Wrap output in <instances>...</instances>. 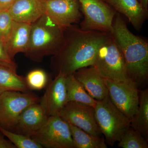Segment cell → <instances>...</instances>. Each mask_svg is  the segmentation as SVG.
<instances>
[{
	"label": "cell",
	"mask_w": 148,
	"mask_h": 148,
	"mask_svg": "<svg viewBox=\"0 0 148 148\" xmlns=\"http://www.w3.org/2000/svg\"><path fill=\"white\" fill-rule=\"evenodd\" d=\"M67 76L59 73L54 79L49 82L45 92L40 98L39 103L48 116L58 115L68 103L66 87Z\"/></svg>",
	"instance_id": "cell-12"
},
{
	"label": "cell",
	"mask_w": 148,
	"mask_h": 148,
	"mask_svg": "<svg viewBox=\"0 0 148 148\" xmlns=\"http://www.w3.org/2000/svg\"><path fill=\"white\" fill-rule=\"evenodd\" d=\"M63 47L51 60L50 68L56 75H73L79 69L93 66L100 47L110 33L84 30L72 25L64 29Z\"/></svg>",
	"instance_id": "cell-1"
},
{
	"label": "cell",
	"mask_w": 148,
	"mask_h": 148,
	"mask_svg": "<svg viewBox=\"0 0 148 148\" xmlns=\"http://www.w3.org/2000/svg\"><path fill=\"white\" fill-rule=\"evenodd\" d=\"M64 29L45 14L31 24L29 46L24 53L26 57L40 62L45 56L55 55L64 45Z\"/></svg>",
	"instance_id": "cell-3"
},
{
	"label": "cell",
	"mask_w": 148,
	"mask_h": 148,
	"mask_svg": "<svg viewBox=\"0 0 148 148\" xmlns=\"http://www.w3.org/2000/svg\"><path fill=\"white\" fill-rule=\"evenodd\" d=\"M93 66L103 78L116 82H133L127 75L121 50L112 34L99 48Z\"/></svg>",
	"instance_id": "cell-5"
},
{
	"label": "cell",
	"mask_w": 148,
	"mask_h": 148,
	"mask_svg": "<svg viewBox=\"0 0 148 148\" xmlns=\"http://www.w3.org/2000/svg\"><path fill=\"white\" fill-rule=\"evenodd\" d=\"M147 141L141 133L130 127L118 142V146L123 148H148Z\"/></svg>",
	"instance_id": "cell-22"
},
{
	"label": "cell",
	"mask_w": 148,
	"mask_h": 148,
	"mask_svg": "<svg viewBox=\"0 0 148 148\" xmlns=\"http://www.w3.org/2000/svg\"><path fill=\"white\" fill-rule=\"evenodd\" d=\"M48 116L39 103H34L23 111L14 132L32 137L43 126Z\"/></svg>",
	"instance_id": "cell-13"
},
{
	"label": "cell",
	"mask_w": 148,
	"mask_h": 148,
	"mask_svg": "<svg viewBox=\"0 0 148 148\" xmlns=\"http://www.w3.org/2000/svg\"><path fill=\"white\" fill-rule=\"evenodd\" d=\"M115 17L111 34L121 50L128 76L138 85L147 79V42L130 32L119 14Z\"/></svg>",
	"instance_id": "cell-2"
},
{
	"label": "cell",
	"mask_w": 148,
	"mask_h": 148,
	"mask_svg": "<svg viewBox=\"0 0 148 148\" xmlns=\"http://www.w3.org/2000/svg\"><path fill=\"white\" fill-rule=\"evenodd\" d=\"M104 81L111 101L131 121L139 107L138 85L134 82H116L106 79Z\"/></svg>",
	"instance_id": "cell-9"
},
{
	"label": "cell",
	"mask_w": 148,
	"mask_h": 148,
	"mask_svg": "<svg viewBox=\"0 0 148 148\" xmlns=\"http://www.w3.org/2000/svg\"><path fill=\"white\" fill-rule=\"evenodd\" d=\"M114 10L124 15L132 27L139 31L147 19L148 10L138 0H104Z\"/></svg>",
	"instance_id": "cell-16"
},
{
	"label": "cell",
	"mask_w": 148,
	"mask_h": 148,
	"mask_svg": "<svg viewBox=\"0 0 148 148\" xmlns=\"http://www.w3.org/2000/svg\"><path fill=\"white\" fill-rule=\"evenodd\" d=\"M10 91L29 92L32 90L27 85L25 77L19 75L11 69L0 66V94Z\"/></svg>",
	"instance_id": "cell-18"
},
{
	"label": "cell",
	"mask_w": 148,
	"mask_h": 148,
	"mask_svg": "<svg viewBox=\"0 0 148 148\" xmlns=\"http://www.w3.org/2000/svg\"><path fill=\"white\" fill-rule=\"evenodd\" d=\"M46 0H14L8 10L14 21L32 24L45 13Z\"/></svg>",
	"instance_id": "cell-15"
},
{
	"label": "cell",
	"mask_w": 148,
	"mask_h": 148,
	"mask_svg": "<svg viewBox=\"0 0 148 148\" xmlns=\"http://www.w3.org/2000/svg\"><path fill=\"white\" fill-rule=\"evenodd\" d=\"M13 21L8 10L0 11V38L5 43L10 34Z\"/></svg>",
	"instance_id": "cell-25"
},
{
	"label": "cell",
	"mask_w": 148,
	"mask_h": 148,
	"mask_svg": "<svg viewBox=\"0 0 148 148\" xmlns=\"http://www.w3.org/2000/svg\"><path fill=\"white\" fill-rule=\"evenodd\" d=\"M138 1L142 5L143 8L148 10V0H138Z\"/></svg>",
	"instance_id": "cell-29"
},
{
	"label": "cell",
	"mask_w": 148,
	"mask_h": 148,
	"mask_svg": "<svg viewBox=\"0 0 148 148\" xmlns=\"http://www.w3.org/2000/svg\"><path fill=\"white\" fill-rule=\"evenodd\" d=\"M32 138L43 148H75L69 124L59 115L48 116Z\"/></svg>",
	"instance_id": "cell-8"
},
{
	"label": "cell",
	"mask_w": 148,
	"mask_h": 148,
	"mask_svg": "<svg viewBox=\"0 0 148 148\" xmlns=\"http://www.w3.org/2000/svg\"><path fill=\"white\" fill-rule=\"evenodd\" d=\"M34 92L10 91L0 94V127L14 132L18 118L27 107L39 103Z\"/></svg>",
	"instance_id": "cell-6"
},
{
	"label": "cell",
	"mask_w": 148,
	"mask_h": 148,
	"mask_svg": "<svg viewBox=\"0 0 148 148\" xmlns=\"http://www.w3.org/2000/svg\"><path fill=\"white\" fill-rule=\"evenodd\" d=\"M26 82L29 89L40 90L47 86L48 77L46 72L42 69H35L31 71L25 77Z\"/></svg>",
	"instance_id": "cell-24"
},
{
	"label": "cell",
	"mask_w": 148,
	"mask_h": 148,
	"mask_svg": "<svg viewBox=\"0 0 148 148\" xmlns=\"http://www.w3.org/2000/svg\"><path fill=\"white\" fill-rule=\"evenodd\" d=\"M0 132L8 138L16 148H42L31 137L7 130L0 127Z\"/></svg>",
	"instance_id": "cell-23"
},
{
	"label": "cell",
	"mask_w": 148,
	"mask_h": 148,
	"mask_svg": "<svg viewBox=\"0 0 148 148\" xmlns=\"http://www.w3.org/2000/svg\"><path fill=\"white\" fill-rule=\"evenodd\" d=\"M69 124L75 148H107L104 138L94 136L79 127Z\"/></svg>",
	"instance_id": "cell-21"
},
{
	"label": "cell",
	"mask_w": 148,
	"mask_h": 148,
	"mask_svg": "<svg viewBox=\"0 0 148 148\" xmlns=\"http://www.w3.org/2000/svg\"><path fill=\"white\" fill-rule=\"evenodd\" d=\"M31 24L14 21L12 28L5 44L8 52L14 60L16 54L25 53L29 46Z\"/></svg>",
	"instance_id": "cell-17"
},
{
	"label": "cell",
	"mask_w": 148,
	"mask_h": 148,
	"mask_svg": "<svg viewBox=\"0 0 148 148\" xmlns=\"http://www.w3.org/2000/svg\"><path fill=\"white\" fill-rule=\"evenodd\" d=\"M80 10L78 0H46L45 14L64 29L79 22Z\"/></svg>",
	"instance_id": "cell-11"
},
{
	"label": "cell",
	"mask_w": 148,
	"mask_h": 148,
	"mask_svg": "<svg viewBox=\"0 0 148 148\" xmlns=\"http://www.w3.org/2000/svg\"><path fill=\"white\" fill-rule=\"evenodd\" d=\"M94 108L95 119L102 134L107 143L113 146L131 127V121L114 105L109 95L97 101Z\"/></svg>",
	"instance_id": "cell-4"
},
{
	"label": "cell",
	"mask_w": 148,
	"mask_h": 148,
	"mask_svg": "<svg viewBox=\"0 0 148 148\" xmlns=\"http://www.w3.org/2000/svg\"><path fill=\"white\" fill-rule=\"evenodd\" d=\"M0 66L6 68L16 72L17 65L14 60L12 59L8 52L5 44L0 38Z\"/></svg>",
	"instance_id": "cell-26"
},
{
	"label": "cell",
	"mask_w": 148,
	"mask_h": 148,
	"mask_svg": "<svg viewBox=\"0 0 148 148\" xmlns=\"http://www.w3.org/2000/svg\"><path fill=\"white\" fill-rule=\"evenodd\" d=\"M0 132V148H16L9 140H6Z\"/></svg>",
	"instance_id": "cell-27"
},
{
	"label": "cell",
	"mask_w": 148,
	"mask_h": 148,
	"mask_svg": "<svg viewBox=\"0 0 148 148\" xmlns=\"http://www.w3.org/2000/svg\"><path fill=\"white\" fill-rule=\"evenodd\" d=\"M73 75L88 93L96 101H101L109 95L104 78L94 66L79 69Z\"/></svg>",
	"instance_id": "cell-14"
},
{
	"label": "cell",
	"mask_w": 148,
	"mask_h": 148,
	"mask_svg": "<svg viewBox=\"0 0 148 148\" xmlns=\"http://www.w3.org/2000/svg\"><path fill=\"white\" fill-rule=\"evenodd\" d=\"M14 0H0V11L8 10Z\"/></svg>",
	"instance_id": "cell-28"
},
{
	"label": "cell",
	"mask_w": 148,
	"mask_h": 148,
	"mask_svg": "<svg viewBox=\"0 0 148 148\" xmlns=\"http://www.w3.org/2000/svg\"><path fill=\"white\" fill-rule=\"evenodd\" d=\"M58 115L69 124L94 136L102 137L103 134L95 119V110L92 106L76 102H68Z\"/></svg>",
	"instance_id": "cell-10"
},
{
	"label": "cell",
	"mask_w": 148,
	"mask_h": 148,
	"mask_svg": "<svg viewBox=\"0 0 148 148\" xmlns=\"http://www.w3.org/2000/svg\"><path fill=\"white\" fill-rule=\"evenodd\" d=\"M131 127L148 140V90L139 92L138 111L131 120Z\"/></svg>",
	"instance_id": "cell-19"
},
{
	"label": "cell",
	"mask_w": 148,
	"mask_h": 148,
	"mask_svg": "<svg viewBox=\"0 0 148 148\" xmlns=\"http://www.w3.org/2000/svg\"><path fill=\"white\" fill-rule=\"evenodd\" d=\"M66 84L68 102L82 103L94 108L97 101L88 93L73 75L66 76Z\"/></svg>",
	"instance_id": "cell-20"
},
{
	"label": "cell",
	"mask_w": 148,
	"mask_h": 148,
	"mask_svg": "<svg viewBox=\"0 0 148 148\" xmlns=\"http://www.w3.org/2000/svg\"><path fill=\"white\" fill-rule=\"evenodd\" d=\"M83 14L80 28L112 34L115 11L102 0H78Z\"/></svg>",
	"instance_id": "cell-7"
}]
</instances>
